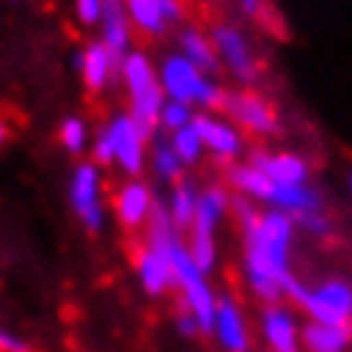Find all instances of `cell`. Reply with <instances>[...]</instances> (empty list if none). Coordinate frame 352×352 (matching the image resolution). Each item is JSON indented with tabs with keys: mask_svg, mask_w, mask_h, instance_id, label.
<instances>
[{
	"mask_svg": "<svg viewBox=\"0 0 352 352\" xmlns=\"http://www.w3.org/2000/svg\"><path fill=\"white\" fill-rule=\"evenodd\" d=\"M212 45H215V54L221 60L224 69H230L233 78H239L242 84H254L257 81V57L251 51V42L248 36L233 28V24H215L212 28Z\"/></svg>",
	"mask_w": 352,
	"mask_h": 352,
	"instance_id": "ba28073f",
	"label": "cell"
},
{
	"mask_svg": "<svg viewBox=\"0 0 352 352\" xmlns=\"http://www.w3.org/2000/svg\"><path fill=\"white\" fill-rule=\"evenodd\" d=\"M99 24H102V42L111 48V54L126 60L129 42H131V21L126 15V3L122 0H104Z\"/></svg>",
	"mask_w": 352,
	"mask_h": 352,
	"instance_id": "ac0fdd59",
	"label": "cell"
},
{
	"mask_svg": "<svg viewBox=\"0 0 352 352\" xmlns=\"http://www.w3.org/2000/svg\"><path fill=\"white\" fill-rule=\"evenodd\" d=\"M108 138L113 146V164H120L129 176H138L146 162V131L138 126L131 113H120L108 122Z\"/></svg>",
	"mask_w": 352,
	"mask_h": 352,
	"instance_id": "30bf717a",
	"label": "cell"
},
{
	"mask_svg": "<svg viewBox=\"0 0 352 352\" xmlns=\"http://www.w3.org/2000/svg\"><path fill=\"white\" fill-rule=\"evenodd\" d=\"M212 338L224 352H248L251 349V331L245 322L242 307L227 296H218L215 302V320H212Z\"/></svg>",
	"mask_w": 352,
	"mask_h": 352,
	"instance_id": "8fae6325",
	"label": "cell"
},
{
	"mask_svg": "<svg viewBox=\"0 0 352 352\" xmlns=\"http://www.w3.org/2000/svg\"><path fill=\"white\" fill-rule=\"evenodd\" d=\"M197 200H200V191L191 186V182H179L173 191H170V200H167V215L170 221L176 224V230H188L191 221H195V212H197Z\"/></svg>",
	"mask_w": 352,
	"mask_h": 352,
	"instance_id": "603a6c76",
	"label": "cell"
},
{
	"mask_svg": "<svg viewBox=\"0 0 352 352\" xmlns=\"http://www.w3.org/2000/svg\"><path fill=\"white\" fill-rule=\"evenodd\" d=\"M6 138H10V129H6V122H3V120H0V146H3V144H6Z\"/></svg>",
	"mask_w": 352,
	"mask_h": 352,
	"instance_id": "e575fe53",
	"label": "cell"
},
{
	"mask_svg": "<svg viewBox=\"0 0 352 352\" xmlns=\"http://www.w3.org/2000/svg\"><path fill=\"white\" fill-rule=\"evenodd\" d=\"M153 209H155L153 191H149V186H144V182H138V179L126 182V186L117 191V197H113V212H117L120 224L129 227V230L146 227Z\"/></svg>",
	"mask_w": 352,
	"mask_h": 352,
	"instance_id": "9a60e30c",
	"label": "cell"
},
{
	"mask_svg": "<svg viewBox=\"0 0 352 352\" xmlns=\"http://www.w3.org/2000/svg\"><path fill=\"white\" fill-rule=\"evenodd\" d=\"M176 329L186 334V338H191V334L200 331V325H197V320H195V316H191L188 311H182L179 316H176Z\"/></svg>",
	"mask_w": 352,
	"mask_h": 352,
	"instance_id": "d6a6232c",
	"label": "cell"
},
{
	"mask_svg": "<svg viewBox=\"0 0 352 352\" xmlns=\"http://www.w3.org/2000/svg\"><path fill=\"white\" fill-rule=\"evenodd\" d=\"M87 138H90V131H87L84 120H78V117L63 120V126H60V140H63V146L72 155L84 153V149H87Z\"/></svg>",
	"mask_w": 352,
	"mask_h": 352,
	"instance_id": "4316f807",
	"label": "cell"
},
{
	"mask_svg": "<svg viewBox=\"0 0 352 352\" xmlns=\"http://www.w3.org/2000/svg\"><path fill=\"white\" fill-rule=\"evenodd\" d=\"M221 111L230 117L236 129H245L257 138H272L278 131V113L275 108L251 90H224Z\"/></svg>",
	"mask_w": 352,
	"mask_h": 352,
	"instance_id": "52a82bcc",
	"label": "cell"
},
{
	"mask_svg": "<svg viewBox=\"0 0 352 352\" xmlns=\"http://www.w3.org/2000/svg\"><path fill=\"white\" fill-rule=\"evenodd\" d=\"M75 10H78V19H81L84 24H99L104 0H75Z\"/></svg>",
	"mask_w": 352,
	"mask_h": 352,
	"instance_id": "f1b7e54d",
	"label": "cell"
},
{
	"mask_svg": "<svg viewBox=\"0 0 352 352\" xmlns=\"http://www.w3.org/2000/svg\"><path fill=\"white\" fill-rule=\"evenodd\" d=\"M69 200H72L78 218L84 221L87 230H102L104 224V209H102V176L99 167L84 162L72 170L69 179Z\"/></svg>",
	"mask_w": 352,
	"mask_h": 352,
	"instance_id": "9c48e42d",
	"label": "cell"
},
{
	"mask_svg": "<svg viewBox=\"0 0 352 352\" xmlns=\"http://www.w3.org/2000/svg\"><path fill=\"white\" fill-rule=\"evenodd\" d=\"M195 126L204 138V149H209L215 158L221 162H233L242 153V131L233 126V122H224L218 117H209V113H197Z\"/></svg>",
	"mask_w": 352,
	"mask_h": 352,
	"instance_id": "2e32d148",
	"label": "cell"
},
{
	"mask_svg": "<svg viewBox=\"0 0 352 352\" xmlns=\"http://www.w3.org/2000/svg\"><path fill=\"white\" fill-rule=\"evenodd\" d=\"M287 298L311 316V322L334 325V329H352V284L343 278H329L316 287H302L293 280Z\"/></svg>",
	"mask_w": 352,
	"mask_h": 352,
	"instance_id": "5b68a950",
	"label": "cell"
},
{
	"mask_svg": "<svg viewBox=\"0 0 352 352\" xmlns=\"http://www.w3.org/2000/svg\"><path fill=\"white\" fill-rule=\"evenodd\" d=\"M93 158H96V164H113V146H111L108 129H102L99 135H96V144H93Z\"/></svg>",
	"mask_w": 352,
	"mask_h": 352,
	"instance_id": "f546056e",
	"label": "cell"
},
{
	"mask_svg": "<svg viewBox=\"0 0 352 352\" xmlns=\"http://www.w3.org/2000/svg\"><path fill=\"white\" fill-rule=\"evenodd\" d=\"M78 66H81L84 84L90 87L93 93L104 90L108 84L122 78V60L117 54H111V48L104 45V42H90V45L84 48V54L78 57Z\"/></svg>",
	"mask_w": 352,
	"mask_h": 352,
	"instance_id": "5bb4252c",
	"label": "cell"
},
{
	"mask_svg": "<svg viewBox=\"0 0 352 352\" xmlns=\"http://www.w3.org/2000/svg\"><path fill=\"white\" fill-rule=\"evenodd\" d=\"M266 206L278 209V212H284L296 221L305 212H322V195L311 182H305V186H275L272 182V188L266 195Z\"/></svg>",
	"mask_w": 352,
	"mask_h": 352,
	"instance_id": "e0dca14e",
	"label": "cell"
},
{
	"mask_svg": "<svg viewBox=\"0 0 352 352\" xmlns=\"http://www.w3.org/2000/svg\"><path fill=\"white\" fill-rule=\"evenodd\" d=\"M346 186H349V197H352V173L346 176Z\"/></svg>",
	"mask_w": 352,
	"mask_h": 352,
	"instance_id": "d590c367",
	"label": "cell"
},
{
	"mask_svg": "<svg viewBox=\"0 0 352 352\" xmlns=\"http://www.w3.org/2000/svg\"><path fill=\"white\" fill-rule=\"evenodd\" d=\"M158 3H162V12H164L167 24L179 21L182 15H186V10H182V0H158Z\"/></svg>",
	"mask_w": 352,
	"mask_h": 352,
	"instance_id": "1f68e13d",
	"label": "cell"
},
{
	"mask_svg": "<svg viewBox=\"0 0 352 352\" xmlns=\"http://www.w3.org/2000/svg\"><path fill=\"white\" fill-rule=\"evenodd\" d=\"M298 343L307 352H346L352 343V329H334V325H322V322H307Z\"/></svg>",
	"mask_w": 352,
	"mask_h": 352,
	"instance_id": "ffe728a7",
	"label": "cell"
},
{
	"mask_svg": "<svg viewBox=\"0 0 352 352\" xmlns=\"http://www.w3.org/2000/svg\"><path fill=\"white\" fill-rule=\"evenodd\" d=\"M296 227H302L305 233L316 236V239H322V236L331 233V221L325 218V212H305L296 218Z\"/></svg>",
	"mask_w": 352,
	"mask_h": 352,
	"instance_id": "83f0119b",
	"label": "cell"
},
{
	"mask_svg": "<svg viewBox=\"0 0 352 352\" xmlns=\"http://www.w3.org/2000/svg\"><path fill=\"white\" fill-rule=\"evenodd\" d=\"M230 195L221 188V186H212L206 191H200V200H197V212H195V221L188 227V242L186 248L191 254V260L197 263L200 269L212 272L215 266V257H218V248H215V230L218 224L224 221L227 209H230Z\"/></svg>",
	"mask_w": 352,
	"mask_h": 352,
	"instance_id": "8992f818",
	"label": "cell"
},
{
	"mask_svg": "<svg viewBox=\"0 0 352 352\" xmlns=\"http://www.w3.org/2000/svg\"><path fill=\"white\" fill-rule=\"evenodd\" d=\"M239 3H242V10H245V12H251V15L260 10V0H239Z\"/></svg>",
	"mask_w": 352,
	"mask_h": 352,
	"instance_id": "836d02e7",
	"label": "cell"
},
{
	"mask_svg": "<svg viewBox=\"0 0 352 352\" xmlns=\"http://www.w3.org/2000/svg\"><path fill=\"white\" fill-rule=\"evenodd\" d=\"M0 352H33V349L19 334H12L10 329H0Z\"/></svg>",
	"mask_w": 352,
	"mask_h": 352,
	"instance_id": "4dcf8cb0",
	"label": "cell"
},
{
	"mask_svg": "<svg viewBox=\"0 0 352 352\" xmlns=\"http://www.w3.org/2000/svg\"><path fill=\"white\" fill-rule=\"evenodd\" d=\"M122 84H126L129 104H131L129 113L135 117L138 126L146 131V138H153L155 129H158V117H162L167 96L162 90L155 66L149 63L146 54L129 51L126 60H122Z\"/></svg>",
	"mask_w": 352,
	"mask_h": 352,
	"instance_id": "7a4b0ae2",
	"label": "cell"
},
{
	"mask_svg": "<svg viewBox=\"0 0 352 352\" xmlns=\"http://www.w3.org/2000/svg\"><path fill=\"white\" fill-rule=\"evenodd\" d=\"M260 331H263V340L269 343L272 352H302L296 314L289 311L284 302L263 307V314H260Z\"/></svg>",
	"mask_w": 352,
	"mask_h": 352,
	"instance_id": "7c38bea8",
	"label": "cell"
},
{
	"mask_svg": "<svg viewBox=\"0 0 352 352\" xmlns=\"http://www.w3.org/2000/svg\"><path fill=\"white\" fill-rule=\"evenodd\" d=\"M179 54L186 57L191 66H197L204 75H209V78H212L218 69H221V60H218V54H215L212 39H209L206 33L195 30V28L182 30V36H179Z\"/></svg>",
	"mask_w": 352,
	"mask_h": 352,
	"instance_id": "d6986e66",
	"label": "cell"
},
{
	"mask_svg": "<svg viewBox=\"0 0 352 352\" xmlns=\"http://www.w3.org/2000/svg\"><path fill=\"white\" fill-rule=\"evenodd\" d=\"M195 108H188V104H182V102H173V99H167L164 102V108H162V117H158V126L167 129L173 135V131H179V129H186L188 122H195Z\"/></svg>",
	"mask_w": 352,
	"mask_h": 352,
	"instance_id": "484cf974",
	"label": "cell"
},
{
	"mask_svg": "<svg viewBox=\"0 0 352 352\" xmlns=\"http://www.w3.org/2000/svg\"><path fill=\"white\" fill-rule=\"evenodd\" d=\"M170 146H173V153L179 155L182 164H197L200 155H204V138H200V131H197L195 122H188L186 129L173 131Z\"/></svg>",
	"mask_w": 352,
	"mask_h": 352,
	"instance_id": "cb8c5ba5",
	"label": "cell"
},
{
	"mask_svg": "<svg viewBox=\"0 0 352 352\" xmlns=\"http://www.w3.org/2000/svg\"><path fill=\"white\" fill-rule=\"evenodd\" d=\"M251 164L266 173L269 182H275V186H305V182H311V167L296 153H266V149H257L251 155Z\"/></svg>",
	"mask_w": 352,
	"mask_h": 352,
	"instance_id": "4fadbf2b",
	"label": "cell"
},
{
	"mask_svg": "<svg viewBox=\"0 0 352 352\" xmlns=\"http://www.w3.org/2000/svg\"><path fill=\"white\" fill-rule=\"evenodd\" d=\"M153 167H155L158 179L176 182L182 176V167H186V164L179 162V155L173 153L170 144H155V149H153Z\"/></svg>",
	"mask_w": 352,
	"mask_h": 352,
	"instance_id": "d4e9b609",
	"label": "cell"
},
{
	"mask_svg": "<svg viewBox=\"0 0 352 352\" xmlns=\"http://www.w3.org/2000/svg\"><path fill=\"white\" fill-rule=\"evenodd\" d=\"M126 15L140 33L146 36H162L167 30V19L158 0H126Z\"/></svg>",
	"mask_w": 352,
	"mask_h": 352,
	"instance_id": "7402d4cb",
	"label": "cell"
},
{
	"mask_svg": "<svg viewBox=\"0 0 352 352\" xmlns=\"http://www.w3.org/2000/svg\"><path fill=\"white\" fill-rule=\"evenodd\" d=\"M227 182H230V188L236 191L239 197L245 200H257V204H266V195H269V188H272V182H269V176L257 170L251 162H245V164H230V170H227Z\"/></svg>",
	"mask_w": 352,
	"mask_h": 352,
	"instance_id": "44dd1931",
	"label": "cell"
},
{
	"mask_svg": "<svg viewBox=\"0 0 352 352\" xmlns=\"http://www.w3.org/2000/svg\"><path fill=\"white\" fill-rule=\"evenodd\" d=\"M245 236V280L263 305H280L293 284L289 251L296 239V221L278 209H263L251 224L242 227Z\"/></svg>",
	"mask_w": 352,
	"mask_h": 352,
	"instance_id": "6da1fadb",
	"label": "cell"
},
{
	"mask_svg": "<svg viewBox=\"0 0 352 352\" xmlns=\"http://www.w3.org/2000/svg\"><path fill=\"white\" fill-rule=\"evenodd\" d=\"M158 81H162L164 96L173 102H182L188 108H206V111L221 108L224 90L209 75L200 72L197 66H191L182 54H170L162 60Z\"/></svg>",
	"mask_w": 352,
	"mask_h": 352,
	"instance_id": "277c9868",
	"label": "cell"
},
{
	"mask_svg": "<svg viewBox=\"0 0 352 352\" xmlns=\"http://www.w3.org/2000/svg\"><path fill=\"white\" fill-rule=\"evenodd\" d=\"M170 266H173V287L179 289V296H182V311H188L195 316L204 334H212L218 296L212 293V287H209L206 272L191 260V254L182 239H176L170 245Z\"/></svg>",
	"mask_w": 352,
	"mask_h": 352,
	"instance_id": "3957f363",
	"label": "cell"
}]
</instances>
